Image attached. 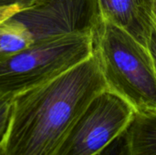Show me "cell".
<instances>
[{"mask_svg":"<svg viewBox=\"0 0 156 155\" xmlns=\"http://www.w3.org/2000/svg\"><path fill=\"white\" fill-rule=\"evenodd\" d=\"M102 21L110 22L147 48L154 23V0H98Z\"/></svg>","mask_w":156,"mask_h":155,"instance_id":"8992f818","label":"cell"},{"mask_svg":"<svg viewBox=\"0 0 156 155\" xmlns=\"http://www.w3.org/2000/svg\"><path fill=\"white\" fill-rule=\"evenodd\" d=\"M96 35L87 33L54 37L0 56V94L15 97L84 61L93 54Z\"/></svg>","mask_w":156,"mask_h":155,"instance_id":"3957f363","label":"cell"},{"mask_svg":"<svg viewBox=\"0 0 156 155\" xmlns=\"http://www.w3.org/2000/svg\"><path fill=\"white\" fill-rule=\"evenodd\" d=\"M147 48L153 57L154 65H155L156 69V21L154 19V23H153V28H152V32L147 43Z\"/></svg>","mask_w":156,"mask_h":155,"instance_id":"30bf717a","label":"cell"},{"mask_svg":"<svg viewBox=\"0 0 156 155\" xmlns=\"http://www.w3.org/2000/svg\"><path fill=\"white\" fill-rule=\"evenodd\" d=\"M154 19L156 21V0H154Z\"/></svg>","mask_w":156,"mask_h":155,"instance_id":"5bb4252c","label":"cell"},{"mask_svg":"<svg viewBox=\"0 0 156 155\" xmlns=\"http://www.w3.org/2000/svg\"><path fill=\"white\" fill-rule=\"evenodd\" d=\"M22 8L24 7L17 5L0 7V24L4 22L5 19H7L8 17H10L11 16H13L14 14H16V12H18L19 10H21Z\"/></svg>","mask_w":156,"mask_h":155,"instance_id":"8fae6325","label":"cell"},{"mask_svg":"<svg viewBox=\"0 0 156 155\" xmlns=\"http://www.w3.org/2000/svg\"><path fill=\"white\" fill-rule=\"evenodd\" d=\"M12 96L0 94V144L4 143L12 112Z\"/></svg>","mask_w":156,"mask_h":155,"instance_id":"ba28073f","label":"cell"},{"mask_svg":"<svg viewBox=\"0 0 156 155\" xmlns=\"http://www.w3.org/2000/svg\"><path fill=\"white\" fill-rule=\"evenodd\" d=\"M100 155H131L124 133L114 140Z\"/></svg>","mask_w":156,"mask_h":155,"instance_id":"9c48e42d","label":"cell"},{"mask_svg":"<svg viewBox=\"0 0 156 155\" xmlns=\"http://www.w3.org/2000/svg\"><path fill=\"white\" fill-rule=\"evenodd\" d=\"M99 155H100V154H99Z\"/></svg>","mask_w":156,"mask_h":155,"instance_id":"9a60e30c","label":"cell"},{"mask_svg":"<svg viewBox=\"0 0 156 155\" xmlns=\"http://www.w3.org/2000/svg\"><path fill=\"white\" fill-rule=\"evenodd\" d=\"M135 109L122 97L105 90L90 102L56 155H99L132 124Z\"/></svg>","mask_w":156,"mask_h":155,"instance_id":"5b68a950","label":"cell"},{"mask_svg":"<svg viewBox=\"0 0 156 155\" xmlns=\"http://www.w3.org/2000/svg\"><path fill=\"white\" fill-rule=\"evenodd\" d=\"M0 155H5V150H4V145H3V143L0 144Z\"/></svg>","mask_w":156,"mask_h":155,"instance_id":"4fadbf2b","label":"cell"},{"mask_svg":"<svg viewBox=\"0 0 156 155\" xmlns=\"http://www.w3.org/2000/svg\"><path fill=\"white\" fill-rule=\"evenodd\" d=\"M108 90L95 52L59 76L13 98L5 155H56L77 121Z\"/></svg>","mask_w":156,"mask_h":155,"instance_id":"6da1fadb","label":"cell"},{"mask_svg":"<svg viewBox=\"0 0 156 155\" xmlns=\"http://www.w3.org/2000/svg\"><path fill=\"white\" fill-rule=\"evenodd\" d=\"M124 135L131 155H156V111L136 112Z\"/></svg>","mask_w":156,"mask_h":155,"instance_id":"52a82bcc","label":"cell"},{"mask_svg":"<svg viewBox=\"0 0 156 155\" xmlns=\"http://www.w3.org/2000/svg\"><path fill=\"white\" fill-rule=\"evenodd\" d=\"M94 50L109 90L136 112L156 111V69L148 48L122 28L102 21Z\"/></svg>","mask_w":156,"mask_h":155,"instance_id":"7a4b0ae2","label":"cell"},{"mask_svg":"<svg viewBox=\"0 0 156 155\" xmlns=\"http://www.w3.org/2000/svg\"><path fill=\"white\" fill-rule=\"evenodd\" d=\"M36 0H0V7L9 5H21L22 7H27L35 3Z\"/></svg>","mask_w":156,"mask_h":155,"instance_id":"7c38bea8","label":"cell"},{"mask_svg":"<svg viewBox=\"0 0 156 155\" xmlns=\"http://www.w3.org/2000/svg\"><path fill=\"white\" fill-rule=\"evenodd\" d=\"M3 23L29 47L54 37L97 33L102 18L98 0H36Z\"/></svg>","mask_w":156,"mask_h":155,"instance_id":"277c9868","label":"cell"}]
</instances>
